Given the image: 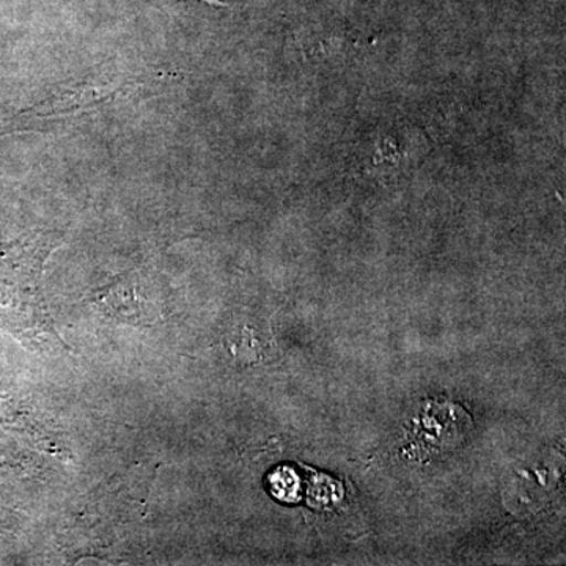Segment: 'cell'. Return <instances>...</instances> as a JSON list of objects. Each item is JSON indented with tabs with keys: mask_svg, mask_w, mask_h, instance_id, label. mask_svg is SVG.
<instances>
[{
	"mask_svg": "<svg viewBox=\"0 0 566 566\" xmlns=\"http://www.w3.org/2000/svg\"><path fill=\"white\" fill-rule=\"evenodd\" d=\"M200 2L210 3V6H218V7H222L223 6V3L216 2V0H200Z\"/></svg>",
	"mask_w": 566,
	"mask_h": 566,
	"instance_id": "6da1fadb",
	"label": "cell"
}]
</instances>
